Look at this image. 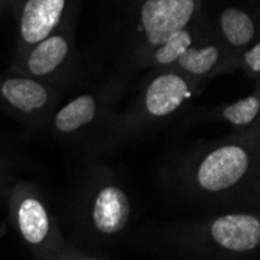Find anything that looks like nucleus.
Instances as JSON below:
<instances>
[{"label": "nucleus", "mask_w": 260, "mask_h": 260, "mask_svg": "<svg viewBox=\"0 0 260 260\" xmlns=\"http://www.w3.org/2000/svg\"><path fill=\"white\" fill-rule=\"evenodd\" d=\"M195 10L193 0H147L142 25L151 45H162L173 33L184 30Z\"/></svg>", "instance_id": "1"}, {"label": "nucleus", "mask_w": 260, "mask_h": 260, "mask_svg": "<svg viewBox=\"0 0 260 260\" xmlns=\"http://www.w3.org/2000/svg\"><path fill=\"white\" fill-rule=\"evenodd\" d=\"M248 169V156L243 148L228 145L210 153L198 172L201 187L210 192L224 190L237 182Z\"/></svg>", "instance_id": "2"}, {"label": "nucleus", "mask_w": 260, "mask_h": 260, "mask_svg": "<svg viewBox=\"0 0 260 260\" xmlns=\"http://www.w3.org/2000/svg\"><path fill=\"white\" fill-rule=\"evenodd\" d=\"M66 0H27L20 19V33L28 44L49 38L61 19Z\"/></svg>", "instance_id": "3"}, {"label": "nucleus", "mask_w": 260, "mask_h": 260, "mask_svg": "<svg viewBox=\"0 0 260 260\" xmlns=\"http://www.w3.org/2000/svg\"><path fill=\"white\" fill-rule=\"evenodd\" d=\"M212 235L226 249L251 251L260 240V223L251 215H226L214 223Z\"/></svg>", "instance_id": "4"}, {"label": "nucleus", "mask_w": 260, "mask_h": 260, "mask_svg": "<svg viewBox=\"0 0 260 260\" xmlns=\"http://www.w3.org/2000/svg\"><path fill=\"white\" fill-rule=\"evenodd\" d=\"M190 97L187 83L175 74H167L156 78L147 90V109L153 115H167L173 112L181 103Z\"/></svg>", "instance_id": "5"}, {"label": "nucleus", "mask_w": 260, "mask_h": 260, "mask_svg": "<svg viewBox=\"0 0 260 260\" xmlns=\"http://www.w3.org/2000/svg\"><path fill=\"white\" fill-rule=\"evenodd\" d=\"M129 217V204L122 190L117 187H106L99 193L93 207V223L105 234L120 231Z\"/></svg>", "instance_id": "6"}, {"label": "nucleus", "mask_w": 260, "mask_h": 260, "mask_svg": "<svg viewBox=\"0 0 260 260\" xmlns=\"http://www.w3.org/2000/svg\"><path fill=\"white\" fill-rule=\"evenodd\" d=\"M2 95L16 108L25 112L39 109L47 102L45 89L31 80L13 78L2 84Z\"/></svg>", "instance_id": "7"}, {"label": "nucleus", "mask_w": 260, "mask_h": 260, "mask_svg": "<svg viewBox=\"0 0 260 260\" xmlns=\"http://www.w3.org/2000/svg\"><path fill=\"white\" fill-rule=\"evenodd\" d=\"M67 55V42L61 36H50L41 41L31 52L28 69L35 75H47L56 69Z\"/></svg>", "instance_id": "8"}, {"label": "nucleus", "mask_w": 260, "mask_h": 260, "mask_svg": "<svg viewBox=\"0 0 260 260\" xmlns=\"http://www.w3.org/2000/svg\"><path fill=\"white\" fill-rule=\"evenodd\" d=\"M19 226L23 237L30 243H41L49 234V217L36 200H25L19 209Z\"/></svg>", "instance_id": "9"}, {"label": "nucleus", "mask_w": 260, "mask_h": 260, "mask_svg": "<svg viewBox=\"0 0 260 260\" xmlns=\"http://www.w3.org/2000/svg\"><path fill=\"white\" fill-rule=\"evenodd\" d=\"M93 114H95V102L89 95H81L58 112L55 125L59 131L70 133L89 123L93 119Z\"/></svg>", "instance_id": "10"}, {"label": "nucleus", "mask_w": 260, "mask_h": 260, "mask_svg": "<svg viewBox=\"0 0 260 260\" xmlns=\"http://www.w3.org/2000/svg\"><path fill=\"white\" fill-rule=\"evenodd\" d=\"M221 30L234 45H245L254 36V23L248 14L237 8H228L221 14Z\"/></svg>", "instance_id": "11"}, {"label": "nucleus", "mask_w": 260, "mask_h": 260, "mask_svg": "<svg viewBox=\"0 0 260 260\" xmlns=\"http://www.w3.org/2000/svg\"><path fill=\"white\" fill-rule=\"evenodd\" d=\"M179 66L185 69L190 74H206L215 66L218 61V50L214 45H209L206 49L197 50V49H187L179 58Z\"/></svg>", "instance_id": "12"}, {"label": "nucleus", "mask_w": 260, "mask_h": 260, "mask_svg": "<svg viewBox=\"0 0 260 260\" xmlns=\"http://www.w3.org/2000/svg\"><path fill=\"white\" fill-rule=\"evenodd\" d=\"M192 38L190 33L185 30H179L173 33L170 38H167L162 45H159V49L156 52V61L160 64H170L176 61L187 49H190Z\"/></svg>", "instance_id": "13"}, {"label": "nucleus", "mask_w": 260, "mask_h": 260, "mask_svg": "<svg viewBox=\"0 0 260 260\" xmlns=\"http://www.w3.org/2000/svg\"><path fill=\"white\" fill-rule=\"evenodd\" d=\"M260 109V102L257 97H248L239 103H234L224 111V117L234 125L251 123Z\"/></svg>", "instance_id": "14"}, {"label": "nucleus", "mask_w": 260, "mask_h": 260, "mask_svg": "<svg viewBox=\"0 0 260 260\" xmlns=\"http://www.w3.org/2000/svg\"><path fill=\"white\" fill-rule=\"evenodd\" d=\"M245 59H246V64H248L252 70L258 72V70H260V45H258V44H255V45L252 47V49L246 53Z\"/></svg>", "instance_id": "15"}, {"label": "nucleus", "mask_w": 260, "mask_h": 260, "mask_svg": "<svg viewBox=\"0 0 260 260\" xmlns=\"http://www.w3.org/2000/svg\"><path fill=\"white\" fill-rule=\"evenodd\" d=\"M89 260H95V258H89Z\"/></svg>", "instance_id": "16"}]
</instances>
